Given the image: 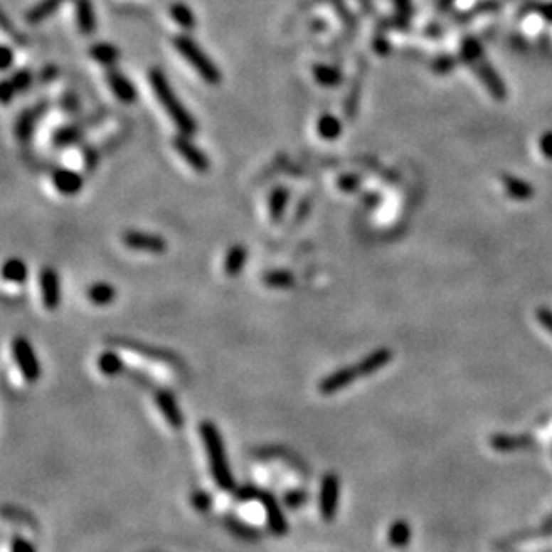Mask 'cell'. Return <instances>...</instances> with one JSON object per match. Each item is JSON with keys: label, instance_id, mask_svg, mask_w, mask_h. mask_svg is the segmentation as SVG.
Returning a JSON list of instances; mask_svg holds the SVG:
<instances>
[{"label": "cell", "instance_id": "cell-44", "mask_svg": "<svg viewBox=\"0 0 552 552\" xmlns=\"http://www.w3.org/2000/svg\"><path fill=\"white\" fill-rule=\"evenodd\" d=\"M536 319L548 333L552 334V311L548 307H538L536 311Z\"/></svg>", "mask_w": 552, "mask_h": 552}, {"label": "cell", "instance_id": "cell-45", "mask_svg": "<svg viewBox=\"0 0 552 552\" xmlns=\"http://www.w3.org/2000/svg\"><path fill=\"white\" fill-rule=\"evenodd\" d=\"M15 95H16V90L15 86H13V83L9 81V79H4L2 85H0V97H2V102L9 104Z\"/></svg>", "mask_w": 552, "mask_h": 552}, {"label": "cell", "instance_id": "cell-17", "mask_svg": "<svg viewBox=\"0 0 552 552\" xmlns=\"http://www.w3.org/2000/svg\"><path fill=\"white\" fill-rule=\"evenodd\" d=\"M501 183H502V186H504V191L508 193V197L513 198V201L526 202V201H531V198H533V195H534L533 184L527 183V181H524V179H520V177L504 174V176L501 177Z\"/></svg>", "mask_w": 552, "mask_h": 552}, {"label": "cell", "instance_id": "cell-28", "mask_svg": "<svg viewBox=\"0 0 552 552\" xmlns=\"http://www.w3.org/2000/svg\"><path fill=\"white\" fill-rule=\"evenodd\" d=\"M290 202V191L286 188L277 186L270 191L268 195V213H270V218L274 222H279L282 218L286 211V206Z\"/></svg>", "mask_w": 552, "mask_h": 552}, {"label": "cell", "instance_id": "cell-39", "mask_svg": "<svg viewBox=\"0 0 552 552\" xmlns=\"http://www.w3.org/2000/svg\"><path fill=\"white\" fill-rule=\"evenodd\" d=\"M9 81L15 86L16 93L26 92V90L31 88V85H33V73H31L29 70H20V72H15V75H13Z\"/></svg>", "mask_w": 552, "mask_h": 552}, {"label": "cell", "instance_id": "cell-1", "mask_svg": "<svg viewBox=\"0 0 552 552\" xmlns=\"http://www.w3.org/2000/svg\"><path fill=\"white\" fill-rule=\"evenodd\" d=\"M149 83L156 100L161 104L165 113L169 115L170 120L176 124V127L179 129L181 134L193 136L195 132H197V122L191 117L190 111L186 110V106L181 102L176 90L170 86L165 72H163L161 68H157V66H152V68L149 70Z\"/></svg>", "mask_w": 552, "mask_h": 552}, {"label": "cell", "instance_id": "cell-49", "mask_svg": "<svg viewBox=\"0 0 552 552\" xmlns=\"http://www.w3.org/2000/svg\"><path fill=\"white\" fill-rule=\"evenodd\" d=\"M540 529H541V534H543V536H547V534H552V516H551V519L545 520L543 524H541Z\"/></svg>", "mask_w": 552, "mask_h": 552}, {"label": "cell", "instance_id": "cell-22", "mask_svg": "<svg viewBox=\"0 0 552 552\" xmlns=\"http://www.w3.org/2000/svg\"><path fill=\"white\" fill-rule=\"evenodd\" d=\"M65 2L66 0H40V2H36V4L26 13V20L29 23H33V26H36V23L51 18Z\"/></svg>", "mask_w": 552, "mask_h": 552}, {"label": "cell", "instance_id": "cell-4", "mask_svg": "<svg viewBox=\"0 0 552 552\" xmlns=\"http://www.w3.org/2000/svg\"><path fill=\"white\" fill-rule=\"evenodd\" d=\"M234 497H236V501L240 502L260 501L261 504H263L270 533L274 534V536H285V534H288L290 531L288 519H286V515L282 513L281 504H279V501L275 499L274 494L263 490V488L253 487V484H245V487L242 488H236Z\"/></svg>", "mask_w": 552, "mask_h": 552}, {"label": "cell", "instance_id": "cell-40", "mask_svg": "<svg viewBox=\"0 0 552 552\" xmlns=\"http://www.w3.org/2000/svg\"><path fill=\"white\" fill-rule=\"evenodd\" d=\"M336 186L340 188L341 191L351 193V191H356L359 186H361V177L356 176V174H344L341 177H338Z\"/></svg>", "mask_w": 552, "mask_h": 552}, {"label": "cell", "instance_id": "cell-42", "mask_svg": "<svg viewBox=\"0 0 552 552\" xmlns=\"http://www.w3.org/2000/svg\"><path fill=\"white\" fill-rule=\"evenodd\" d=\"M538 147H540V152L545 159L552 161V131L543 132L540 136V142H538Z\"/></svg>", "mask_w": 552, "mask_h": 552}, {"label": "cell", "instance_id": "cell-19", "mask_svg": "<svg viewBox=\"0 0 552 552\" xmlns=\"http://www.w3.org/2000/svg\"><path fill=\"white\" fill-rule=\"evenodd\" d=\"M247 260H249V253H247L245 247L238 245V243L229 247L225 258H223V272H225V275L236 277V275L242 274L247 265Z\"/></svg>", "mask_w": 552, "mask_h": 552}, {"label": "cell", "instance_id": "cell-51", "mask_svg": "<svg viewBox=\"0 0 552 552\" xmlns=\"http://www.w3.org/2000/svg\"><path fill=\"white\" fill-rule=\"evenodd\" d=\"M454 2H456V0H440L438 6H440V9H447L450 4H454Z\"/></svg>", "mask_w": 552, "mask_h": 552}, {"label": "cell", "instance_id": "cell-43", "mask_svg": "<svg viewBox=\"0 0 552 552\" xmlns=\"http://www.w3.org/2000/svg\"><path fill=\"white\" fill-rule=\"evenodd\" d=\"M75 139H77V132H73L72 127L61 129V131H58V134L54 136L55 145H68V143L75 142Z\"/></svg>", "mask_w": 552, "mask_h": 552}, {"label": "cell", "instance_id": "cell-7", "mask_svg": "<svg viewBox=\"0 0 552 552\" xmlns=\"http://www.w3.org/2000/svg\"><path fill=\"white\" fill-rule=\"evenodd\" d=\"M338 502H340V477L333 472L326 474L320 483L319 494V509L320 515L326 522H333L338 513Z\"/></svg>", "mask_w": 552, "mask_h": 552}, {"label": "cell", "instance_id": "cell-21", "mask_svg": "<svg viewBox=\"0 0 552 552\" xmlns=\"http://www.w3.org/2000/svg\"><path fill=\"white\" fill-rule=\"evenodd\" d=\"M490 445L499 452H511L531 447L533 438L529 435H494L490 438Z\"/></svg>", "mask_w": 552, "mask_h": 552}, {"label": "cell", "instance_id": "cell-36", "mask_svg": "<svg viewBox=\"0 0 552 552\" xmlns=\"http://www.w3.org/2000/svg\"><path fill=\"white\" fill-rule=\"evenodd\" d=\"M457 65V59L450 54H440L432 59L431 70L438 75H447V73L452 72Z\"/></svg>", "mask_w": 552, "mask_h": 552}, {"label": "cell", "instance_id": "cell-47", "mask_svg": "<svg viewBox=\"0 0 552 552\" xmlns=\"http://www.w3.org/2000/svg\"><path fill=\"white\" fill-rule=\"evenodd\" d=\"M373 48H376V52L379 55H386L388 52H390V43H388L386 36L376 34V38H373Z\"/></svg>", "mask_w": 552, "mask_h": 552}, {"label": "cell", "instance_id": "cell-2", "mask_svg": "<svg viewBox=\"0 0 552 552\" xmlns=\"http://www.w3.org/2000/svg\"><path fill=\"white\" fill-rule=\"evenodd\" d=\"M202 443H204L206 456H208L209 470L215 479L216 487L223 492H236V479L230 470L229 460L225 454V445L215 422L204 420L198 425Z\"/></svg>", "mask_w": 552, "mask_h": 552}, {"label": "cell", "instance_id": "cell-50", "mask_svg": "<svg viewBox=\"0 0 552 552\" xmlns=\"http://www.w3.org/2000/svg\"><path fill=\"white\" fill-rule=\"evenodd\" d=\"M359 2H361L363 8L366 9V13H373V4L370 2V0H359Z\"/></svg>", "mask_w": 552, "mask_h": 552}, {"label": "cell", "instance_id": "cell-15", "mask_svg": "<svg viewBox=\"0 0 552 552\" xmlns=\"http://www.w3.org/2000/svg\"><path fill=\"white\" fill-rule=\"evenodd\" d=\"M52 184H54L55 190L63 195H75L83 190L85 186V181L83 176L75 170L70 169H55L52 172Z\"/></svg>", "mask_w": 552, "mask_h": 552}, {"label": "cell", "instance_id": "cell-11", "mask_svg": "<svg viewBox=\"0 0 552 552\" xmlns=\"http://www.w3.org/2000/svg\"><path fill=\"white\" fill-rule=\"evenodd\" d=\"M40 292L45 309L54 311L61 306V281L54 268L47 267L40 272Z\"/></svg>", "mask_w": 552, "mask_h": 552}, {"label": "cell", "instance_id": "cell-12", "mask_svg": "<svg viewBox=\"0 0 552 552\" xmlns=\"http://www.w3.org/2000/svg\"><path fill=\"white\" fill-rule=\"evenodd\" d=\"M154 400H156L157 408H159V411H161L166 424H169L174 431H181L184 425V417L172 391L159 388V390L154 391Z\"/></svg>", "mask_w": 552, "mask_h": 552}, {"label": "cell", "instance_id": "cell-18", "mask_svg": "<svg viewBox=\"0 0 552 552\" xmlns=\"http://www.w3.org/2000/svg\"><path fill=\"white\" fill-rule=\"evenodd\" d=\"M311 75L324 88H336L344 81L341 70L333 65H326V63H317V65L311 66Z\"/></svg>", "mask_w": 552, "mask_h": 552}, {"label": "cell", "instance_id": "cell-35", "mask_svg": "<svg viewBox=\"0 0 552 552\" xmlns=\"http://www.w3.org/2000/svg\"><path fill=\"white\" fill-rule=\"evenodd\" d=\"M527 13H536L545 22L552 23V2H538V0H529L520 8V16L527 15Z\"/></svg>", "mask_w": 552, "mask_h": 552}, {"label": "cell", "instance_id": "cell-10", "mask_svg": "<svg viewBox=\"0 0 552 552\" xmlns=\"http://www.w3.org/2000/svg\"><path fill=\"white\" fill-rule=\"evenodd\" d=\"M111 344L117 345V347L127 349V351L136 352L138 356H143L147 359H152V361H159V363H170V365H177L179 363V358L176 356V352H170L166 349L156 347V345H149L143 344V341H136V340H127V338H113Z\"/></svg>", "mask_w": 552, "mask_h": 552}, {"label": "cell", "instance_id": "cell-29", "mask_svg": "<svg viewBox=\"0 0 552 552\" xmlns=\"http://www.w3.org/2000/svg\"><path fill=\"white\" fill-rule=\"evenodd\" d=\"M317 132L319 136H322L327 142H333V139L340 138L341 132H344V125H341L340 118L334 117V115L326 113L319 118L317 122Z\"/></svg>", "mask_w": 552, "mask_h": 552}, {"label": "cell", "instance_id": "cell-31", "mask_svg": "<svg viewBox=\"0 0 552 552\" xmlns=\"http://www.w3.org/2000/svg\"><path fill=\"white\" fill-rule=\"evenodd\" d=\"M411 540V527L406 520L399 519L391 524L390 529H388V541H390L391 547L403 548L410 543Z\"/></svg>", "mask_w": 552, "mask_h": 552}, {"label": "cell", "instance_id": "cell-37", "mask_svg": "<svg viewBox=\"0 0 552 552\" xmlns=\"http://www.w3.org/2000/svg\"><path fill=\"white\" fill-rule=\"evenodd\" d=\"M282 501H285V504L288 506L290 509H299L300 506H304L307 502V492L300 490V488H293V490L285 492Z\"/></svg>", "mask_w": 552, "mask_h": 552}, {"label": "cell", "instance_id": "cell-27", "mask_svg": "<svg viewBox=\"0 0 552 552\" xmlns=\"http://www.w3.org/2000/svg\"><path fill=\"white\" fill-rule=\"evenodd\" d=\"M88 299L95 306H110L117 299V288L106 281H97L88 288Z\"/></svg>", "mask_w": 552, "mask_h": 552}, {"label": "cell", "instance_id": "cell-24", "mask_svg": "<svg viewBox=\"0 0 552 552\" xmlns=\"http://www.w3.org/2000/svg\"><path fill=\"white\" fill-rule=\"evenodd\" d=\"M501 8H502L501 0H481V2H477L476 6H472V8L465 9V11L454 15V20H456V22H461V23L470 22V20L477 18V16H481V15L497 13Z\"/></svg>", "mask_w": 552, "mask_h": 552}, {"label": "cell", "instance_id": "cell-25", "mask_svg": "<svg viewBox=\"0 0 552 552\" xmlns=\"http://www.w3.org/2000/svg\"><path fill=\"white\" fill-rule=\"evenodd\" d=\"M223 526L227 527V531H229L233 536L240 538V540H245V541H258V538L261 536V531L256 529V527L249 526V524L242 522L240 519H236V516H223Z\"/></svg>", "mask_w": 552, "mask_h": 552}, {"label": "cell", "instance_id": "cell-46", "mask_svg": "<svg viewBox=\"0 0 552 552\" xmlns=\"http://www.w3.org/2000/svg\"><path fill=\"white\" fill-rule=\"evenodd\" d=\"M0 52H2L0 54V66H2V70H9L13 63H15V54H13V51L8 45H2V51Z\"/></svg>", "mask_w": 552, "mask_h": 552}, {"label": "cell", "instance_id": "cell-32", "mask_svg": "<svg viewBox=\"0 0 552 552\" xmlns=\"http://www.w3.org/2000/svg\"><path fill=\"white\" fill-rule=\"evenodd\" d=\"M41 110H43V106L31 107V110H26V113L20 115V118H18V120H16L15 132H16V136H18V138L22 139V142L31 136V132H33L34 125H36V120H38V118H40Z\"/></svg>", "mask_w": 552, "mask_h": 552}, {"label": "cell", "instance_id": "cell-38", "mask_svg": "<svg viewBox=\"0 0 552 552\" xmlns=\"http://www.w3.org/2000/svg\"><path fill=\"white\" fill-rule=\"evenodd\" d=\"M190 501H191V506H193V508L197 509L198 513L209 511V509H211V506H213L211 494H209V492H206V490L193 492V494H191Z\"/></svg>", "mask_w": 552, "mask_h": 552}, {"label": "cell", "instance_id": "cell-6", "mask_svg": "<svg viewBox=\"0 0 552 552\" xmlns=\"http://www.w3.org/2000/svg\"><path fill=\"white\" fill-rule=\"evenodd\" d=\"M122 243L131 250H139V253L150 254H163L169 249V243L161 234L147 233V230L129 229L122 234Z\"/></svg>", "mask_w": 552, "mask_h": 552}, {"label": "cell", "instance_id": "cell-3", "mask_svg": "<svg viewBox=\"0 0 552 552\" xmlns=\"http://www.w3.org/2000/svg\"><path fill=\"white\" fill-rule=\"evenodd\" d=\"M172 43L174 47H176V51L181 54V58H183L208 85H220V81H222V72H220V68L216 66V63L206 54L204 48L198 47L193 38L188 36V34H177V36L172 38Z\"/></svg>", "mask_w": 552, "mask_h": 552}, {"label": "cell", "instance_id": "cell-13", "mask_svg": "<svg viewBox=\"0 0 552 552\" xmlns=\"http://www.w3.org/2000/svg\"><path fill=\"white\" fill-rule=\"evenodd\" d=\"M356 379H359V373L358 370H356V366H344V368L334 370L329 376L324 377L319 383V391L322 396H334L338 391L351 386Z\"/></svg>", "mask_w": 552, "mask_h": 552}, {"label": "cell", "instance_id": "cell-14", "mask_svg": "<svg viewBox=\"0 0 552 552\" xmlns=\"http://www.w3.org/2000/svg\"><path fill=\"white\" fill-rule=\"evenodd\" d=\"M106 83L107 86H110L111 93H113L122 104H134L136 100H138V90H136V86L129 81L124 73L118 72L115 66L106 70Z\"/></svg>", "mask_w": 552, "mask_h": 552}, {"label": "cell", "instance_id": "cell-26", "mask_svg": "<svg viewBox=\"0 0 552 552\" xmlns=\"http://www.w3.org/2000/svg\"><path fill=\"white\" fill-rule=\"evenodd\" d=\"M90 58L99 63V65L106 66V68H113L118 63V59H120V51H118V47H115V45L104 43L102 41V43L92 45V48H90Z\"/></svg>", "mask_w": 552, "mask_h": 552}, {"label": "cell", "instance_id": "cell-41", "mask_svg": "<svg viewBox=\"0 0 552 552\" xmlns=\"http://www.w3.org/2000/svg\"><path fill=\"white\" fill-rule=\"evenodd\" d=\"M11 552H36V547H34L33 541H29L27 538L15 534V536L11 538Z\"/></svg>", "mask_w": 552, "mask_h": 552}, {"label": "cell", "instance_id": "cell-34", "mask_svg": "<svg viewBox=\"0 0 552 552\" xmlns=\"http://www.w3.org/2000/svg\"><path fill=\"white\" fill-rule=\"evenodd\" d=\"M170 16H172L174 22L183 27L184 31L195 29L197 20H195V15L190 9V6L183 4V2H176V4L170 6Z\"/></svg>", "mask_w": 552, "mask_h": 552}, {"label": "cell", "instance_id": "cell-48", "mask_svg": "<svg viewBox=\"0 0 552 552\" xmlns=\"http://www.w3.org/2000/svg\"><path fill=\"white\" fill-rule=\"evenodd\" d=\"M396 4H397V9H399V13H403L404 16H410V8H411V0H396Z\"/></svg>", "mask_w": 552, "mask_h": 552}, {"label": "cell", "instance_id": "cell-20", "mask_svg": "<svg viewBox=\"0 0 552 552\" xmlns=\"http://www.w3.org/2000/svg\"><path fill=\"white\" fill-rule=\"evenodd\" d=\"M77 27L83 34H93L97 29V16L92 0H73Z\"/></svg>", "mask_w": 552, "mask_h": 552}, {"label": "cell", "instance_id": "cell-33", "mask_svg": "<svg viewBox=\"0 0 552 552\" xmlns=\"http://www.w3.org/2000/svg\"><path fill=\"white\" fill-rule=\"evenodd\" d=\"M263 285L274 290L292 288L295 286V275L290 270H268L263 274Z\"/></svg>", "mask_w": 552, "mask_h": 552}, {"label": "cell", "instance_id": "cell-9", "mask_svg": "<svg viewBox=\"0 0 552 552\" xmlns=\"http://www.w3.org/2000/svg\"><path fill=\"white\" fill-rule=\"evenodd\" d=\"M174 149L177 150V154L183 157L184 161H186L195 172L206 174L209 170V166H211L209 157L206 156L204 150L198 149L188 134H181L179 132V134L174 138Z\"/></svg>", "mask_w": 552, "mask_h": 552}, {"label": "cell", "instance_id": "cell-30", "mask_svg": "<svg viewBox=\"0 0 552 552\" xmlns=\"http://www.w3.org/2000/svg\"><path fill=\"white\" fill-rule=\"evenodd\" d=\"M27 275H29V270H27V265L23 263L20 258H11L4 263L2 267V277L4 281L13 282V285H23L27 281Z\"/></svg>", "mask_w": 552, "mask_h": 552}, {"label": "cell", "instance_id": "cell-16", "mask_svg": "<svg viewBox=\"0 0 552 552\" xmlns=\"http://www.w3.org/2000/svg\"><path fill=\"white\" fill-rule=\"evenodd\" d=\"M391 358H393V354H391L390 349L381 347V349H376V351L368 352V354H366L365 358L359 359L354 366L356 370H358L359 377H368L372 376V373L379 372L381 368H384V366L391 361Z\"/></svg>", "mask_w": 552, "mask_h": 552}, {"label": "cell", "instance_id": "cell-5", "mask_svg": "<svg viewBox=\"0 0 552 552\" xmlns=\"http://www.w3.org/2000/svg\"><path fill=\"white\" fill-rule=\"evenodd\" d=\"M11 352L23 379L27 383H36L41 377V365L33 344L26 336H16L11 341Z\"/></svg>", "mask_w": 552, "mask_h": 552}, {"label": "cell", "instance_id": "cell-23", "mask_svg": "<svg viewBox=\"0 0 552 552\" xmlns=\"http://www.w3.org/2000/svg\"><path fill=\"white\" fill-rule=\"evenodd\" d=\"M97 368H99V372L104 373V376L115 377L124 372L125 363L118 352L104 351L102 354H99V358H97Z\"/></svg>", "mask_w": 552, "mask_h": 552}, {"label": "cell", "instance_id": "cell-8", "mask_svg": "<svg viewBox=\"0 0 552 552\" xmlns=\"http://www.w3.org/2000/svg\"><path fill=\"white\" fill-rule=\"evenodd\" d=\"M470 66L474 72H476V75L479 77L481 83L484 85V88L490 92V95L494 97L495 100H499V102H502V100H506V95H508V90H506V85L504 81H502V77L499 75L497 70L492 66V63L488 61L484 55H481V58L474 59V61L470 63Z\"/></svg>", "mask_w": 552, "mask_h": 552}]
</instances>
